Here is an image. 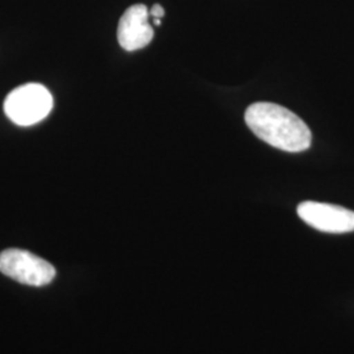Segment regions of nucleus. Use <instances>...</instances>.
I'll return each instance as SVG.
<instances>
[{"instance_id":"obj_1","label":"nucleus","mask_w":354,"mask_h":354,"mask_svg":"<svg viewBox=\"0 0 354 354\" xmlns=\"http://www.w3.org/2000/svg\"><path fill=\"white\" fill-rule=\"evenodd\" d=\"M244 120L256 137L282 151L302 152L311 146L310 127L279 104L254 102L247 108Z\"/></svg>"},{"instance_id":"obj_2","label":"nucleus","mask_w":354,"mask_h":354,"mask_svg":"<svg viewBox=\"0 0 354 354\" xmlns=\"http://www.w3.org/2000/svg\"><path fill=\"white\" fill-rule=\"evenodd\" d=\"M49 89L38 83H28L13 89L4 100V113L19 127H30L45 120L53 109Z\"/></svg>"},{"instance_id":"obj_3","label":"nucleus","mask_w":354,"mask_h":354,"mask_svg":"<svg viewBox=\"0 0 354 354\" xmlns=\"http://www.w3.org/2000/svg\"><path fill=\"white\" fill-rule=\"evenodd\" d=\"M0 272L29 286H45L55 279V268L46 260L19 248L0 253Z\"/></svg>"},{"instance_id":"obj_4","label":"nucleus","mask_w":354,"mask_h":354,"mask_svg":"<svg viewBox=\"0 0 354 354\" xmlns=\"http://www.w3.org/2000/svg\"><path fill=\"white\" fill-rule=\"evenodd\" d=\"M299 218L311 227L328 234L354 231V212L339 205L304 201L297 207Z\"/></svg>"},{"instance_id":"obj_5","label":"nucleus","mask_w":354,"mask_h":354,"mask_svg":"<svg viewBox=\"0 0 354 354\" xmlns=\"http://www.w3.org/2000/svg\"><path fill=\"white\" fill-rule=\"evenodd\" d=\"M150 17V11L145 4H134L127 8L121 16L117 29V38L122 49L140 50L151 42L153 29Z\"/></svg>"},{"instance_id":"obj_6","label":"nucleus","mask_w":354,"mask_h":354,"mask_svg":"<svg viewBox=\"0 0 354 354\" xmlns=\"http://www.w3.org/2000/svg\"><path fill=\"white\" fill-rule=\"evenodd\" d=\"M165 8L160 4H155L150 10V16L152 19H162V17H165Z\"/></svg>"},{"instance_id":"obj_7","label":"nucleus","mask_w":354,"mask_h":354,"mask_svg":"<svg viewBox=\"0 0 354 354\" xmlns=\"http://www.w3.org/2000/svg\"><path fill=\"white\" fill-rule=\"evenodd\" d=\"M153 24L156 26H160L162 24V19H153Z\"/></svg>"}]
</instances>
